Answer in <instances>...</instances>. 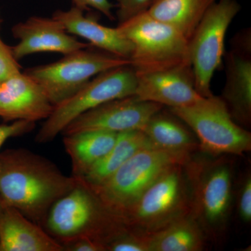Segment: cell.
Wrapping results in <instances>:
<instances>
[{
	"mask_svg": "<svg viewBox=\"0 0 251 251\" xmlns=\"http://www.w3.org/2000/svg\"><path fill=\"white\" fill-rule=\"evenodd\" d=\"M150 148L156 147L153 146L143 130L118 133L111 150L81 179L91 187H97L106 181L135 153Z\"/></svg>",
	"mask_w": 251,
	"mask_h": 251,
	"instance_id": "19",
	"label": "cell"
},
{
	"mask_svg": "<svg viewBox=\"0 0 251 251\" xmlns=\"http://www.w3.org/2000/svg\"><path fill=\"white\" fill-rule=\"evenodd\" d=\"M106 251H149L148 236L127 231L109 243Z\"/></svg>",
	"mask_w": 251,
	"mask_h": 251,
	"instance_id": "23",
	"label": "cell"
},
{
	"mask_svg": "<svg viewBox=\"0 0 251 251\" xmlns=\"http://www.w3.org/2000/svg\"><path fill=\"white\" fill-rule=\"evenodd\" d=\"M238 212L242 221L245 223L251 221V178L248 175L243 183L238 201Z\"/></svg>",
	"mask_w": 251,
	"mask_h": 251,
	"instance_id": "27",
	"label": "cell"
},
{
	"mask_svg": "<svg viewBox=\"0 0 251 251\" xmlns=\"http://www.w3.org/2000/svg\"><path fill=\"white\" fill-rule=\"evenodd\" d=\"M136 85V72L130 64L96 75L76 93L54 105L38 131L36 143L52 142L77 117L105 102L134 95Z\"/></svg>",
	"mask_w": 251,
	"mask_h": 251,
	"instance_id": "7",
	"label": "cell"
},
{
	"mask_svg": "<svg viewBox=\"0 0 251 251\" xmlns=\"http://www.w3.org/2000/svg\"><path fill=\"white\" fill-rule=\"evenodd\" d=\"M72 1L74 6L84 11H88L92 8L103 14L108 19L111 21L115 19L112 12L113 5L109 0H72Z\"/></svg>",
	"mask_w": 251,
	"mask_h": 251,
	"instance_id": "28",
	"label": "cell"
},
{
	"mask_svg": "<svg viewBox=\"0 0 251 251\" xmlns=\"http://www.w3.org/2000/svg\"><path fill=\"white\" fill-rule=\"evenodd\" d=\"M147 236L149 251H201L205 244L206 236L190 214Z\"/></svg>",
	"mask_w": 251,
	"mask_h": 251,
	"instance_id": "22",
	"label": "cell"
},
{
	"mask_svg": "<svg viewBox=\"0 0 251 251\" xmlns=\"http://www.w3.org/2000/svg\"><path fill=\"white\" fill-rule=\"evenodd\" d=\"M0 251H64V247L44 227L6 206L0 218Z\"/></svg>",
	"mask_w": 251,
	"mask_h": 251,
	"instance_id": "17",
	"label": "cell"
},
{
	"mask_svg": "<svg viewBox=\"0 0 251 251\" xmlns=\"http://www.w3.org/2000/svg\"><path fill=\"white\" fill-rule=\"evenodd\" d=\"M5 207H6V205H5L4 202H3L2 200L0 197V218H1L3 212H4Z\"/></svg>",
	"mask_w": 251,
	"mask_h": 251,
	"instance_id": "30",
	"label": "cell"
},
{
	"mask_svg": "<svg viewBox=\"0 0 251 251\" xmlns=\"http://www.w3.org/2000/svg\"><path fill=\"white\" fill-rule=\"evenodd\" d=\"M191 186L190 215L204 235L215 239L226 228L232 200V165L226 160L195 161L186 164Z\"/></svg>",
	"mask_w": 251,
	"mask_h": 251,
	"instance_id": "4",
	"label": "cell"
},
{
	"mask_svg": "<svg viewBox=\"0 0 251 251\" xmlns=\"http://www.w3.org/2000/svg\"><path fill=\"white\" fill-rule=\"evenodd\" d=\"M163 109L153 115L142 130L153 146L190 154L199 149V143L185 126L184 122L170 110L164 112Z\"/></svg>",
	"mask_w": 251,
	"mask_h": 251,
	"instance_id": "21",
	"label": "cell"
},
{
	"mask_svg": "<svg viewBox=\"0 0 251 251\" xmlns=\"http://www.w3.org/2000/svg\"><path fill=\"white\" fill-rule=\"evenodd\" d=\"M163 108L161 104L141 100L135 94L114 99L80 115L61 134L92 130L115 133L142 130L150 119Z\"/></svg>",
	"mask_w": 251,
	"mask_h": 251,
	"instance_id": "11",
	"label": "cell"
},
{
	"mask_svg": "<svg viewBox=\"0 0 251 251\" xmlns=\"http://www.w3.org/2000/svg\"><path fill=\"white\" fill-rule=\"evenodd\" d=\"M130 64L128 59L90 46L65 54L57 62L29 68L25 73L42 87L52 105L62 103L93 77Z\"/></svg>",
	"mask_w": 251,
	"mask_h": 251,
	"instance_id": "9",
	"label": "cell"
},
{
	"mask_svg": "<svg viewBox=\"0 0 251 251\" xmlns=\"http://www.w3.org/2000/svg\"><path fill=\"white\" fill-rule=\"evenodd\" d=\"M169 110L194 132L204 152L216 156L242 155L251 150L250 132L234 121L221 97L213 94Z\"/></svg>",
	"mask_w": 251,
	"mask_h": 251,
	"instance_id": "6",
	"label": "cell"
},
{
	"mask_svg": "<svg viewBox=\"0 0 251 251\" xmlns=\"http://www.w3.org/2000/svg\"><path fill=\"white\" fill-rule=\"evenodd\" d=\"M119 24L138 15L147 12L152 0H115Z\"/></svg>",
	"mask_w": 251,
	"mask_h": 251,
	"instance_id": "25",
	"label": "cell"
},
{
	"mask_svg": "<svg viewBox=\"0 0 251 251\" xmlns=\"http://www.w3.org/2000/svg\"><path fill=\"white\" fill-rule=\"evenodd\" d=\"M117 28L133 45L130 64L136 72L161 70L190 62L187 39L148 12L118 24Z\"/></svg>",
	"mask_w": 251,
	"mask_h": 251,
	"instance_id": "8",
	"label": "cell"
},
{
	"mask_svg": "<svg viewBox=\"0 0 251 251\" xmlns=\"http://www.w3.org/2000/svg\"><path fill=\"white\" fill-rule=\"evenodd\" d=\"M64 251H106L102 244L90 239H79L63 246Z\"/></svg>",
	"mask_w": 251,
	"mask_h": 251,
	"instance_id": "29",
	"label": "cell"
},
{
	"mask_svg": "<svg viewBox=\"0 0 251 251\" xmlns=\"http://www.w3.org/2000/svg\"><path fill=\"white\" fill-rule=\"evenodd\" d=\"M118 133L92 130L63 135V143L70 156L72 176L82 178L109 152Z\"/></svg>",
	"mask_w": 251,
	"mask_h": 251,
	"instance_id": "18",
	"label": "cell"
},
{
	"mask_svg": "<svg viewBox=\"0 0 251 251\" xmlns=\"http://www.w3.org/2000/svg\"><path fill=\"white\" fill-rule=\"evenodd\" d=\"M43 227L62 246L85 239L105 249L113 239L129 230L122 218L81 178L72 191L51 206Z\"/></svg>",
	"mask_w": 251,
	"mask_h": 251,
	"instance_id": "2",
	"label": "cell"
},
{
	"mask_svg": "<svg viewBox=\"0 0 251 251\" xmlns=\"http://www.w3.org/2000/svg\"><path fill=\"white\" fill-rule=\"evenodd\" d=\"M77 181L78 178L64 175L52 161L27 149L0 152V197L5 205L41 227L51 206Z\"/></svg>",
	"mask_w": 251,
	"mask_h": 251,
	"instance_id": "1",
	"label": "cell"
},
{
	"mask_svg": "<svg viewBox=\"0 0 251 251\" xmlns=\"http://www.w3.org/2000/svg\"><path fill=\"white\" fill-rule=\"evenodd\" d=\"M34 127V122L27 121H16L11 125H0V149L6 140L29 133Z\"/></svg>",
	"mask_w": 251,
	"mask_h": 251,
	"instance_id": "26",
	"label": "cell"
},
{
	"mask_svg": "<svg viewBox=\"0 0 251 251\" xmlns=\"http://www.w3.org/2000/svg\"><path fill=\"white\" fill-rule=\"evenodd\" d=\"M136 77L135 95L141 100L172 108L186 106L202 98L196 90L190 62L161 70L136 72Z\"/></svg>",
	"mask_w": 251,
	"mask_h": 251,
	"instance_id": "13",
	"label": "cell"
},
{
	"mask_svg": "<svg viewBox=\"0 0 251 251\" xmlns=\"http://www.w3.org/2000/svg\"><path fill=\"white\" fill-rule=\"evenodd\" d=\"M85 11L73 6L67 11L58 10L52 17L62 23L69 34L83 38L94 48L130 61L133 47L119 30L102 25L97 18L85 16Z\"/></svg>",
	"mask_w": 251,
	"mask_h": 251,
	"instance_id": "16",
	"label": "cell"
},
{
	"mask_svg": "<svg viewBox=\"0 0 251 251\" xmlns=\"http://www.w3.org/2000/svg\"><path fill=\"white\" fill-rule=\"evenodd\" d=\"M11 31L14 37L19 40L11 47L18 61L39 52H57L65 55L91 46L69 34L62 23L53 17L32 16L15 25Z\"/></svg>",
	"mask_w": 251,
	"mask_h": 251,
	"instance_id": "14",
	"label": "cell"
},
{
	"mask_svg": "<svg viewBox=\"0 0 251 251\" xmlns=\"http://www.w3.org/2000/svg\"><path fill=\"white\" fill-rule=\"evenodd\" d=\"M216 0H152L148 14L179 31L189 40L208 9Z\"/></svg>",
	"mask_w": 251,
	"mask_h": 251,
	"instance_id": "20",
	"label": "cell"
},
{
	"mask_svg": "<svg viewBox=\"0 0 251 251\" xmlns=\"http://www.w3.org/2000/svg\"><path fill=\"white\" fill-rule=\"evenodd\" d=\"M241 9L237 0H216L206 11L188 40V53L196 89L202 97L213 95L211 80L222 64L226 34Z\"/></svg>",
	"mask_w": 251,
	"mask_h": 251,
	"instance_id": "10",
	"label": "cell"
},
{
	"mask_svg": "<svg viewBox=\"0 0 251 251\" xmlns=\"http://www.w3.org/2000/svg\"><path fill=\"white\" fill-rule=\"evenodd\" d=\"M186 163L168 170L122 213L127 228L150 235L191 214V186Z\"/></svg>",
	"mask_w": 251,
	"mask_h": 251,
	"instance_id": "3",
	"label": "cell"
},
{
	"mask_svg": "<svg viewBox=\"0 0 251 251\" xmlns=\"http://www.w3.org/2000/svg\"><path fill=\"white\" fill-rule=\"evenodd\" d=\"M2 23L0 14V29ZM21 67L15 58L11 46L6 45L0 36V83L21 72Z\"/></svg>",
	"mask_w": 251,
	"mask_h": 251,
	"instance_id": "24",
	"label": "cell"
},
{
	"mask_svg": "<svg viewBox=\"0 0 251 251\" xmlns=\"http://www.w3.org/2000/svg\"><path fill=\"white\" fill-rule=\"evenodd\" d=\"M53 108L42 87L25 72L0 83V117L4 122L35 123L46 120Z\"/></svg>",
	"mask_w": 251,
	"mask_h": 251,
	"instance_id": "15",
	"label": "cell"
},
{
	"mask_svg": "<svg viewBox=\"0 0 251 251\" xmlns=\"http://www.w3.org/2000/svg\"><path fill=\"white\" fill-rule=\"evenodd\" d=\"M191 154L150 148L135 153L103 184L92 188L111 210L121 217L158 177L178 164H185Z\"/></svg>",
	"mask_w": 251,
	"mask_h": 251,
	"instance_id": "5",
	"label": "cell"
},
{
	"mask_svg": "<svg viewBox=\"0 0 251 251\" xmlns=\"http://www.w3.org/2000/svg\"><path fill=\"white\" fill-rule=\"evenodd\" d=\"M226 54V84L221 97L238 125L251 122V39L250 30L238 34Z\"/></svg>",
	"mask_w": 251,
	"mask_h": 251,
	"instance_id": "12",
	"label": "cell"
}]
</instances>
